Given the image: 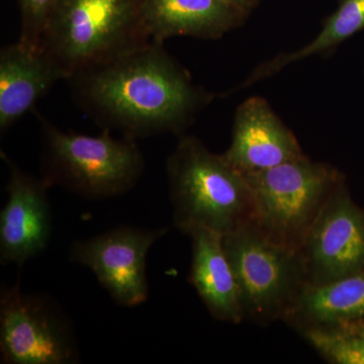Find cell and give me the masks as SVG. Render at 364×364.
<instances>
[{"mask_svg":"<svg viewBox=\"0 0 364 364\" xmlns=\"http://www.w3.org/2000/svg\"><path fill=\"white\" fill-rule=\"evenodd\" d=\"M79 109L124 138L182 136L218 95L196 85L163 44L87 67L67 79Z\"/></svg>","mask_w":364,"mask_h":364,"instance_id":"1","label":"cell"},{"mask_svg":"<svg viewBox=\"0 0 364 364\" xmlns=\"http://www.w3.org/2000/svg\"><path fill=\"white\" fill-rule=\"evenodd\" d=\"M166 176L173 225L181 233L210 230L224 236L254 221L245 176L196 136H181L167 158Z\"/></svg>","mask_w":364,"mask_h":364,"instance_id":"2","label":"cell"},{"mask_svg":"<svg viewBox=\"0 0 364 364\" xmlns=\"http://www.w3.org/2000/svg\"><path fill=\"white\" fill-rule=\"evenodd\" d=\"M144 0H57L39 47L63 72H76L152 43Z\"/></svg>","mask_w":364,"mask_h":364,"instance_id":"3","label":"cell"},{"mask_svg":"<svg viewBox=\"0 0 364 364\" xmlns=\"http://www.w3.org/2000/svg\"><path fill=\"white\" fill-rule=\"evenodd\" d=\"M42 130V174L50 186H59L85 200H102L126 195L145 170V158L136 141L57 128L38 114Z\"/></svg>","mask_w":364,"mask_h":364,"instance_id":"4","label":"cell"},{"mask_svg":"<svg viewBox=\"0 0 364 364\" xmlns=\"http://www.w3.org/2000/svg\"><path fill=\"white\" fill-rule=\"evenodd\" d=\"M245 177L261 232L299 251L328 198L344 182L338 169L306 155Z\"/></svg>","mask_w":364,"mask_h":364,"instance_id":"5","label":"cell"},{"mask_svg":"<svg viewBox=\"0 0 364 364\" xmlns=\"http://www.w3.org/2000/svg\"><path fill=\"white\" fill-rule=\"evenodd\" d=\"M245 318L265 324L284 318L306 284L299 250L275 243L251 221L223 236Z\"/></svg>","mask_w":364,"mask_h":364,"instance_id":"6","label":"cell"},{"mask_svg":"<svg viewBox=\"0 0 364 364\" xmlns=\"http://www.w3.org/2000/svg\"><path fill=\"white\" fill-rule=\"evenodd\" d=\"M0 359L4 364H72L77 339L60 306L44 294H26L20 282L0 291Z\"/></svg>","mask_w":364,"mask_h":364,"instance_id":"7","label":"cell"},{"mask_svg":"<svg viewBox=\"0 0 364 364\" xmlns=\"http://www.w3.org/2000/svg\"><path fill=\"white\" fill-rule=\"evenodd\" d=\"M167 232V228L117 227L74 242L70 260L90 269L117 305L133 308L147 301L148 253Z\"/></svg>","mask_w":364,"mask_h":364,"instance_id":"8","label":"cell"},{"mask_svg":"<svg viewBox=\"0 0 364 364\" xmlns=\"http://www.w3.org/2000/svg\"><path fill=\"white\" fill-rule=\"evenodd\" d=\"M299 252L306 284H323L364 270V212L345 189H335Z\"/></svg>","mask_w":364,"mask_h":364,"instance_id":"9","label":"cell"},{"mask_svg":"<svg viewBox=\"0 0 364 364\" xmlns=\"http://www.w3.org/2000/svg\"><path fill=\"white\" fill-rule=\"evenodd\" d=\"M1 158L9 169L7 200L0 213V262L23 264L49 246L53 232L52 210L42 177L23 171L6 153Z\"/></svg>","mask_w":364,"mask_h":364,"instance_id":"10","label":"cell"},{"mask_svg":"<svg viewBox=\"0 0 364 364\" xmlns=\"http://www.w3.org/2000/svg\"><path fill=\"white\" fill-rule=\"evenodd\" d=\"M223 155L246 176L294 161L305 153L269 102L254 95L237 107L231 143Z\"/></svg>","mask_w":364,"mask_h":364,"instance_id":"11","label":"cell"},{"mask_svg":"<svg viewBox=\"0 0 364 364\" xmlns=\"http://www.w3.org/2000/svg\"><path fill=\"white\" fill-rule=\"evenodd\" d=\"M63 72L40 47L18 41L0 51V132L4 133L52 90Z\"/></svg>","mask_w":364,"mask_h":364,"instance_id":"12","label":"cell"},{"mask_svg":"<svg viewBox=\"0 0 364 364\" xmlns=\"http://www.w3.org/2000/svg\"><path fill=\"white\" fill-rule=\"evenodd\" d=\"M248 14L227 0H144L143 18L152 42L176 37L221 39L241 28Z\"/></svg>","mask_w":364,"mask_h":364,"instance_id":"13","label":"cell"},{"mask_svg":"<svg viewBox=\"0 0 364 364\" xmlns=\"http://www.w3.org/2000/svg\"><path fill=\"white\" fill-rule=\"evenodd\" d=\"M189 236L193 241L189 282L215 320L239 324L245 314L223 235L198 230Z\"/></svg>","mask_w":364,"mask_h":364,"instance_id":"14","label":"cell"},{"mask_svg":"<svg viewBox=\"0 0 364 364\" xmlns=\"http://www.w3.org/2000/svg\"><path fill=\"white\" fill-rule=\"evenodd\" d=\"M286 320L301 330L363 321L364 270L327 284H306Z\"/></svg>","mask_w":364,"mask_h":364,"instance_id":"15","label":"cell"},{"mask_svg":"<svg viewBox=\"0 0 364 364\" xmlns=\"http://www.w3.org/2000/svg\"><path fill=\"white\" fill-rule=\"evenodd\" d=\"M301 333L329 363L364 364V331L355 325L306 328Z\"/></svg>","mask_w":364,"mask_h":364,"instance_id":"16","label":"cell"},{"mask_svg":"<svg viewBox=\"0 0 364 364\" xmlns=\"http://www.w3.org/2000/svg\"><path fill=\"white\" fill-rule=\"evenodd\" d=\"M23 44L39 47L41 37L57 0H18Z\"/></svg>","mask_w":364,"mask_h":364,"instance_id":"17","label":"cell"},{"mask_svg":"<svg viewBox=\"0 0 364 364\" xmlns=\"http://www.w3.org/2000/svg\"><path fill=\"white\" fill-rule=\"evenodd\" d=\"M227 1L250 16L254 9L259 4L260 0H227Z\"/></svg>","mask_w":364,"mask_h":364,"instance_id":"18","label":"cell"},{"mask_svg":"<svg viewBox=\"0 0 364 364\" xmlns=\"http://www.w3.org/2000/svg\"><path fill=\"white\" fill-rule=\"evenodd\" d=\"M351 325H355L356 327H358L359 329H361V330H363V331H364V320L360 321V322L354 323V324H351Z\"/></svg>","mask_w":364,"mask_h":364,"instance_id":"19","label":"cell"}]
</instances>
